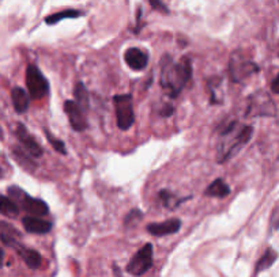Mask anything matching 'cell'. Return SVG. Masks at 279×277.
Here are the masks:
<instances>
[{
    "mask_svg": "<svg viewBox=\"0 0 279 277\" xmlns=\"http://www.w3.org/2000/svg\"><path fill=\"white\" fill-rule=\"evenodd\" d=\"M18 142L22 146V148L33 156V158H40L43 155V150L40 147V144L34 140V138L28 132V129L25 128L22 124H18V128L15 130Z\"/></svg>",
    "mask_w": 279,
    "mask_h": 277,
    "instance_id": "cell-9",
    "label": "cell"
},
{
    "mask_svg": "<svg viewBox=\"0 0 279 277\" xmlns=\"http://www.w3.org/2000/svg\"><path fill=\"white\" fill-rule=\"evenodd\" d=\"M255 71H257L255 62L242 58L240 54H233V58H230L229 72H230L231 79L234 82L244 80Z\"/></svg>",
    "mask_w": 279,
    "mask_h": 277,
    "instance_id": "cell-7",
    "label": "cell"
},
{
    "mask_svg": "<svg viewBox=\"0 0 279 277\" xmlns=\"http://www.w3.org/2000/svg\"><path fill=\"white\" fill-rule=\"evenodd\" d=\"M0 236H2V242L6 244V246H11V248H14L17 244H20L18 242V238H20V234H18V231L10 226L7 224V223H2L0 224Z\"/></svg>",
    "mask_w": 279,
    "mask_h": 277,
    "instance_id": "cell-15",
    "label": "cell"
},
{
    "mask_svg": "<svg viewBox=\"0 0 279 277\" xmlns=\"http://www.w3.org/2000/svg\"><path fill=\"white\" fill-rule=\"evenodd\" d=\"M45 134H47V138H48V142L51 143V146H52L53 148L56 150L58 152L63 154V155L67 152V151H66V147H64V143H63L62 140H58L56 138H53L48 130H45Z\"/></svg>",
    "mask_w": 279,
    "mask_h": 277,
    "instance_id": "cell-22",
    "label": "cell"
},
{
    "mask_svg": "<svg viewBox=\"0 0 279 277\" xmlns=\"http://www.w3.org/2000/svg\"><path fill=\"white\" fill-rule=\"evenodd\" d=\"M192 78V62L189 58H181L180 62H174L166 54L162 58L161 64V84L168 91L170 96H177L189 79Z\"/></svg>",
    "mask_w": 279,
    "mask_h": 277,
    "instance_id": "cell-1",
    "label": "cell"
},
{
    "mask_svg": "<svg viewBox=\"0 0 279 277\" xmlns=\"http://www.w3.org/2000/svg\"><path fill=\"white\" fill-rule=\"evenodd\" d=\"M149 3L153 8H155V10L161 11V12H165V14H168L169 12V10L166 8V6H165L161 0H149Z\"/></svg>",
    "mask_w": 279,
    "mask_h": 277,
    "instance_id": "cell-24",
    "label": "cell"
},
{
    "mask_svg": "<svg viewBox=\"0 0 279 277\" xmlns=\"http://www.w3.org/2000/svg\"><path fill=\"white\" fill-rule=\"evenodd\" d=\"M116 110V118H117V126L123 130L130 129L135 122L134 105H132V96L124 94V96H116L113 98Z\"/></svg>",
    "mask_w": 279,
    "mask_h": 277,
    "instance_id": "cell-4",
    "label": "cell"
},
{
    "mask_svg": "<svg viewBox=\"0 0 279 277\" xmlns=\"http://www.w3.org/2000/svg\"><path fill=\"white\" fill-rule=\"evenodd\" d=\"M271 226H274V228H279V210H276L271 216Z\"/></svg>",
    "mask_w": 279,
    "mask_h": 277,
    "instance_id": "cell-25",
    "label": "cell"
},
{
    "mask_svg": "<svg viewBox=\"0 0 279 277\" xmlns=\"http://www.w3.org/2000/svg\"><path fill=\"white\" fill-rule=\"evenodd\" d=\"M204 194L210 197L223 198V197H226L230 194V188L227 186L226 184L222 181V180H215L210 186L207 188L206 192H204Z\"/></svg>",
    "mask_w": 279,
    "mask_h": 277,
    "instance_id": "cell-16",
    "label": "cell"
},
{
    "mask_svg": "<svg viewBox=\"0 0 279 277\" xmlns=\"http://www.w3.org/2000/svg\"><path fill=\"white\" fill-rule=\"evenodd\" d=\"M142 216H143V214H142L140 210H131L130 214H128V216L125 218V224L128 226V224H130V222H131V224H132L135 220H140V219H142Z\"/></svg>",
    "mask_w": 279,
    "mask_h": 277,
    "instance_id": "cell-23",
    "label": "cell"
},
{
    "mask_svg": "<svg viewBox=\"0 0 279 277\" xmlns=\"http://www.w3.org/2000/svg\"><path fill=\"white\" fill-rule=\"evenodd\" d=\"M15 250H17V253L20 254L21 258L24 260L25 264L30 268V269H37V268L41 265V256H40L39 252H36L33 248H25L24 244H18L15 246Z\"/></svg>",
    "mask_w": 279,
    "mask_h": 277,
    "instance_id": "cell-13",
    "label": "cell"
},
{
    "mask_svg": "<svg viewBox=\"0 0 279 277\" xmlns=\"http://www.w3.org/2000/svg\"><path fill=\"white\" fill-rule=\"evenodd\" d=\"M222 136L229 138L222 143L219 147V152H218V162L223 163L233 158L246 143H249L250 138L253 136V128L246 125V126H242L240 132L234 134L233 138H230V134H222Z\"/></svg>",
    "mask_w": 279,
    "mask_h": 277,
    "instance_id": "cell-2",
    "label": "cell"
},
{
    "mask_svg": "<svg viewBox=\"0 0 279 277\" xmlns=\"http://www.w3.org/2000/svg\"><path fill=\"white\" fill-rule=\"evenodd\" d=\"M22 223L25 230L32 234H48L52 230V223L41 219L40 216H25Z\"/></svg>",
    "mask_w": 279,
    "mask_h": 277,
    "instance_id": "cell-12",
    "label": "cell"
},
{
    "mask_svg": "<svg viewBox=\"0 0 279 277\" xmlns=\"http://www.w3.org/2000/svg\"><path fill=\"white\" fill-rule=\"evenodd\" d=\"M26 86L33 100H41L49 91L48 80L34 64H30L26 70Z\"/></svg>",
    "mask_w": 279,
    "mask_h": 277,
    "instance_id": "cell-5",
    "label": "cell"
},
{
    "mask_svg": "<svg viewBox=\"0 0 279 277\" xmlns=\"http://www.w3.org/2000/svg\"><path fill=\"white\" fill-rule=\"evenodd\" d=\"M11 100L17 113H25L29 109L30 104V94H28L24 88L21 87H14L11 90Z\"/></svg>",
    "mask_w": 279,
    "mask_h": 277,
    "instance_id": "cell-14",
    "label": "cell"
},
{
    "mask_svg": "<svg viewBox=\"0 0 279 277\" xmlns=\"http://www.w3.org/2000/svg\"><path fill=\"white\" fill-rule=\"evenodd\" d=\"M9 193H10L11 198H13L26 214H29L30 216H40V218H41V216L48 215L49 208L45 201L29 196L28 193H25L24 190H21L20 188L17 186L9 188Z\"/></svg>",
    "mask_w": 279,
    "mask_h": 277,
    "instance_id": "cell-3",
    "label": "cell"
},
{
    "mask_svg": "<svg viewBox=\"0 0 279 277\" xmlns=\"http://www.w3.org/2000/svg\"><path fill=\"white\" fill-rule=\"evenodd\" d=\"M13 154H14V158L17 159V162L20 163L21 166H22L24 168L29 170V172H33L34 168H36V163L32 160L33 156H32L28 151H25V150L22 148H18V147H14Z\"/></svg>",
    "mask_w": 279,
    "mask_h": 277,
    "instance_id": "cell-17",
    "label": "cell"
},
{
    "mask_svg": "<svg viewBox=\"0 0 279 277\" xmlns=\"http://www.w3.org/2000/svg\"><path fill=\"white\" fill-rule=\"evenodd\" d=\"M74 96H75V102L79 104V106L83 110L89 109V96H87V90L83 86V83H77L75 88H74Z\"/></svg>",
    "mask_w": 279,
    "mask_h": 277,
    "instance_id": "cell-21",
    "label": "cell"
},
{
    "mask_svg": "<svg viewBox=\"0 0 279 277\" xmlns=\"http://www.w3.org/2000/svg\"><path fill=\"white\" fill-rule=\"evenodd\" d=\"M180 227H181V220L174 218V219L165 220L161 223H150L147 226V231L155 236H165V235L176 234Z\"/></svg>",
    "mask_w": 279,
    "mask_h": 277,
    "instance_id": "cell-11",
    "label": "cell"
},
{
    "mask_svg": "<svg viewBox=\"0 0 279 277\" xmlns=\"http://www.w3.org/2000/svg\"><path fill=\"white\" fill-rule=\"evenodd\" d=\"M124 60L127 66L134 71H143L149 62V54L139 48L127 49L124 54Z\"/></svg>",
    "mask_w": 279,
    "mask_h": 277,
    "instance_id": "cell-10",
    "label": "cell"
},
{
    "mask_svg": "<svg viewBox=\"0 0 279 277\" xmlns=\"http://www.w3.org/2000/svg\"><path fill=\"white\" fill-rule=\"evenodd\" d=\"M276 257H278V254L275 250L272 248H267L265 250V253L260 257V260L257 261V265H256V272H261V270H265V269H268L272 264L276 261Z\"/></svg>",
    "mask_w": 279,
    "mask_h": 277,
    "instance_id": "cell-19",
    "label": "cell"
},
{
    "mask_svg": "<svg viewBox=\"0 0 279 277\" xmlns=\"http://www.w3.org/2000/svg\"><path fill=\"white\" fill-rule=\"evenodd\" d=\"M64 112L67 113L68 121L74 130L82 132L87 128V121L83 114V109L75 100H66L64 102Z\"/></svg>",
    "mask_w": 279,
    "mask_h": 277,
    "instance_id": "cell-8",
    "label": "cell"
},
{
    "mask_svg": "<svg viewBox=\"0 0 279 277\" xmlns=\"http://www.w3.org/2000/svg\"><path fill=\"white\" fill-rule=\"evenodd\" d=\"M153 266V244H146L127 265V272L132 276H142Z\"/></svg>",
    "mask_w": 279,
    "mask_h": 277,
    "instance_id": "cell-6",
    "label": "cell"
},
{
    "mask_svg": "<svg viewBox=\"0 0 279 277\" xmlns=\"http://www.w3.org/2000/svg\"><path fill=\"white\" fill-rule=\"evenodd\" d=\"M0 212L7 218H17L20 214V206L11 197L3 196L0 201Z\"/></svg>",
    "mask_w": 279,
    "mask_h": 277,
    "instance_id": "cell-18",
    "label": "cell"
},
{
    "mask_svg": "<svg viewBox=\"0 0 279 277\" xmlns=\"http://www.w3.org/2000/svg\"><path fill=\"white\" fill-rule=\"evenodd\" d=\"M82 12H79L77 10H64V11H60V12H56V14H52L49 15L45 18V22L48 24H55L60 22L63 20H68V18H78V16H81Z\"/></svg>",
    "mask_w": 279,
    "mask_h": 277,
    "instance_id": "cell-20",
    "label": "cell"
},
{
    "mask_svg": "<svg viewBox=\"0 0 279 277\" xmlns=\"http://www.w3.org/2000/svg\"><path fill=\"white\" fill-rule=\"evenodd\" d=\"M271 90H272V92H275V94H278L279 96V74L278 76L275 78L274 80H272V83H271Z\"/></svg>",
    "mask_w": 279,
    "mask_h": 277,
    "instance_id": "cell-26",
    "label": "cell"
}]
</instances>
